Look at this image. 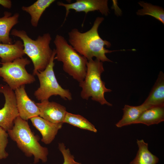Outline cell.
<instances>
[{
    "label": "cell",
    "mask_w": 164,
    "mask_h": 164,
    "mask_svg": "<svg viewBox=\"0 0 164 164\" xmlns=\"http://www.w3.org/2000/svg\"><path fill=\"white\" fill-rule=\"evenodd\" d=\"M104 20L103 17H97L91 28L86 32H82L74 28L68 33L70 44L88 60L94 57L102 62H112L106 54L119 51L110 50L105 48V46L109 48L111 45L109 42L103 39L98 33V27Z\"/></svg>",
    "instance_id": "obj_1"
},
{
    "label": "cell",
    "mask_w": 164,
    "mask_h": 164,
    "mask_svg": "<svg viewBox=\"0 0 164 164\" xmlns=\"http://www.w3.org/2000/svg\"><path fill=\"white\" fill-rule=\"evenodd\" d=\"M7 132L9 136L26 156H34V163L39 160L43 162L47 161L48 149L39 143V138L32 131L27 121L19 116L15 120L12 128Z\"/></svg>",
    "instance_id": "obj_2"
},
{
    "label": "cell",
    "mask_w": 164,
    "mask_h": 164,
    "mask_svg": "<svg viewBox=\"0 0 164 164\" xmlns=\"http://www.w3.org/2000/svg\"><path fill=\"white\" fill-rule=\"evenodd\" d=\"M12 35L19 37L22 40L24 52L32 61L34 70L33 75H36L39 71L44 70L50 63L53 50L50 44L51 40V36L49 33L39 36L36 40L32 39L23 30L12 29Z\"/></svg>",
    "instance_id": "obj_3"
},
{
    "label": "cell",
    "mask_w": 164,
    "mask_h": 164,
    "mask_svg": "<svg viewBox=\"0 0 164 164\" xmlns=\"http://www.w3.org/2000/svg\"><path fill=\"white\" fill-rule=\"evenodd\" d=\"M54 60L61 62L63 69L79 83L83 81L86 75L87 60L79 53L61 35L55 36Z\"/></svg>",
    "instance_id": "obj_4"
},
{
    "label": "cell",
    "mask_w": 164,
    "mask_h": 164,
    "mask_svg": "<svg viewBox=\"0 0 164 164\" xmlns=\"http://www.w3.org/2000/svg\"><path fill=\"white\" fill-rule=\"evenodd\" d=\"M104 71L102 62L96 59L88 60L87 70L85 78L79 83L81 88L80 96L84 99L87 100L90 97L101 105L112 106L104 97V93L112 91L107 88L105 83L102 80L101 75Z\"/></svg>",
    "instance_id": "obj_5"
},
{
    "label": "cell",
    "mask_w": 164,
    "mask_h": 164,
    "mask_svg": "<svg viewBox=\"0 0 164 164\" xmlns=\"http://www.w3.org/2000/svg\"><path fill=\"white\" fill-rule=\"evenodd\" d=\"M55 55V49H54L48 66L44 70L37 72L36 75L39 80V86L35 91L34 94L36 99L40 102L49 100L53 95H59L65 100L70 101L72 99L69 90L62 88L56 77L53 70Z\"/></svg>",
    "instance_id": "obj_6"
},
{
    "label": "cell",
    "mask_w": 164,
    "mask_h": 164,
    "mask_svg": "<svg viewBox=\"0 0 164 164\" xmlns=\"http://www.w3.org/2000/svg\"><path fill=\"white\" fill-rule=\"evenodd\" d=\"M30 63L27 58L23 57L12 62L1 63L0 77L13 91L22 85L32 83L36 80L35 78L26 69V66Z\"/></svg>",
    "instance_id": "obj_7"
},
{
    "label": "cell",
    "mask_w": 164,
    "mask_h": 164,
    "mask_svg": "<svg viewBox=\"0 0 164 164\" xmlns=\"http://www.w3.org/2000/svg\"><path fill=\"white\" fill-rule=\"evenodd\" d=\"M0 93L3 94L5 99L4 106L0 109V127L7 132L12 128L19 113L13 91L7 85L1 84Z\"/></svg>",
    "instance_id": "obj_8"
},
{
    "label": "cell",
    "mask_w": 164,
    "mask_h": 164,
    "mask_svg": "<svg viewBox=\"0 0 164 164\" xmlns=\"http://www.w3.org/2000/svg\"><path fill=\"white\" fill-rule=\"evenodd\" d=\"M57 4L59 6L64 7L66 9L64 22L70 9H73L76 12H84L86 14L98 11L105 16L107 15L109 12L107 0H77L75 2L71 3L59 2Z\"/></svg>",
    "instance_id": "obj_9"
},
{
    "label": "cell",
    "mask_w": 164,
    "mask_h": 164,
    "mask_svg": "<svg viewBox=\"0 0 164 164\" xmlns=\"http://www.w3.org/2000/svg\"><path fill=\"white\" fill-rule=\"evenodd\" d=\"M16 103L19 116L27 121L39 116V111L36 103L28 96L23 85L15 90Z\"/></svg>",
    "instance_id": "obj_10"
},
{
    "label": "cell",
    "mask_w": 164,
    "mask_h": 164,
    "mask_svg": "<svg viewBox=\"0 0 164 164\" xmlns=\"http://www.w3.org/2000/svg\"><path fill=\"white\" fill-rule=\"evenodd\" d=\"M39 111V116L54 123H63L67 112L65 107L59 103L49 100L36 103Z\"/></svg>",
    "instance_id": "obj_11"
},
{
    "label": "cell",
    "mask_w": 164,
    "mask_h": 164,
    "mask_svg": "<svg viewBox=\"0 0 164 164\" xmlns=\"http://www.w3.org/2000/svg\"><path fill=\"white\" fill-rule=\"evenodd\" d=\"M30 120L32 125L41 134V141L46 144H50L53 141L63 124L53 123L39 116L32 118Z\"/></svg>",
    "instance_id": "obj_12"
},
{
    "label": "cell",
    "mask_w": 164,
    "mask_h": 164,
    "mask_svg": "<svg viewBox=\"0 0 164 164\" xmlns=\"http://www.w3.org/2000/svg\"><path fill=\"white\" fill-rule=\"evenodd\" d=\"M22 42L17 40L14 43L6 44L0 43V58L1 63L10 62L22 58L25 55Z\"/></svg>",
    "instance_id": "obj_13"
},
{
    "label": "cell",
    "mask_w": 164,
    "mask_h": 164,
    "mask_svg": "<svg viewBox=\"0 0 164 164\" xmlns=\"http://www.w3.org/2000/svg\"><path fill=\"white\" fill-rule=\"evenodd\" d=\"M153 107L164 106V74L160 71L148 96L143 102Z\"/></svg>",
    "instance_id": "obj_14"
},
{
    "label": "cell",
    "mask_w": 164,
    "mask_h": 164,
    "mask_svg": "<svg viewBox=\"0 0 164 164\" xmlns=\"http://www.w3.org/2000/svg\"><path fill=\"white\" fill-rule=\"evenodd\" d=\"M12 13L5 11L4 16L0 18V43L12 44V39L10 37V32L12 28L18 22L19 16L18 13L12 15Z\"/></svg>",
    "instance_id": "obj_15"
},
{
    "label": "cell",
    "mask_w": 164,
    "mask_h": 164,
    "mask_svg": "<svg viewBox=\"0 0 164 164\" xmlns=\"http://www.w3.org/2000/svg\"><path fill=\"white\" fill-rule=\"evenodd\" d=\"M151 108L143 103L137 106L125 105L122 109L123 114L122 118L116 124V126L120 128L134 124L145 111Z\"/></svg>",
    "instance_id": "obj_16"
},
{
    "label": "cell",
    "mask_w": 164,
    "mask_h": 164,
    "mask_svg": "<svg viewBox=\"0 0 164 164\" xmlns=\"http://www.w3.org/2000/svg\"><path fill=\"white\" fill-rule=\"evenodd\" d=\"M164 121V106H156L145 111L134 124L140 123L149 126Z\"/></svg>",
    "instance_id": "obj_17"
},
{
    "label": "cell",
    "mask_w": 164,
    "mask_h": 164,
    "mask_svg": "<svg viewBox=\"0 0 164 164\" xmlns=\"http://www.w3.org/2000/svg\"><path fill=\"white\" fill-rule=\"evenodd\" d=\"M55 0H38L30 6H23L22 9L31 16V23L34 27L37 26L39 20L44 12Z\"/></svg>",
    "instance_id": "obj_18"
},
{
    "label": "cell",
    "mask_w": 164,
    "mask_h": 164,
    "mask_svg": "<svg viewBox=\"0 0 164 164\" xmlns=\"http://www.w3.org/2000/svg\"><path fill=\"white\" fill-rule=\"evenodd\" d=\"M138 150L135 159L130 164H156L158 158L148 149V144L143 139L137 140Z\"/></svg>",
    "instance_id": "obj_19"
},
{
    "label": "cell",
    "mask_w": 164,
    "mask_h": 164,
    "mask_svg": "<svg viewBox=\"0 0 164 164\" xmlns=\"http://www.w3.org/2000/svg\"><path fill=\"white\" fill-rule=\"evenodd\" d=\"M71 125L80 128L96 132L94 126L83 116L67 112L63 123Z\"/></svg>",
    "instance_id": "obj_20"
},
{
    "label": "cell",
    "mask_w": 164,
    "mask_h": 164,
    "mask_svg": "<svg viewBox=\"0 0 164 164\" xmlns=\"http://www.w3.org/2000/svg\"><path fill=\"white\" fill-rule=\"evenodd\" d=\"M138 3L143 8L138 11L137 15H150L164 24V11L162 8L143 2L140 1Z\"/></svg>",
    "instance_id": "obj_21"
},
{
    "label": "cell",
    "mask_w": 164,
    "mask_h": 164,
    "mask_svg": "<svg viewBox=\"0 0 164 164\" xmlns=\"http://www.w3.org/2000/svg\"><path fill=\"white\" fill-rule=\"evenodd\" d=\"M8 136L6 131L0 127V159H6L8 156L5 150L8 142Z\"/></svg>",
    "instance_id": "obj_22"
},
{
    "label": "cell",
    "mask_w": 164,
    "mask_h": 164,
    "mask_svg": "<svg viewBox=\"0 0 164 164\" xmlns=\"http://www.w3.org/2000/svg\"><path fill=\"white\" fill-rule=\"evenodd\" d=\"M58 148L63 157L64 162L63 164H81L74 160L73 156L71 154L69 149H66L63 143L59 144Z\"/></svg>",
    "instance_id": "obj_23"
},
{
    "label": "cell",
    "mask_w": 164,
    "mask_h": 164,
    "mask_svg": "<svg viewBox=\"0 0 164 164\" xmlns=\"http://www.w3.org/2000/svg\"><path fill=\"white\" fill-rule=\"evenodd\" d=\"M0 5L4 7L10 9L12 6V3L9 0H0Z\"/></svg>",
    "instance_id": "obj_24"
}]
</instances>
